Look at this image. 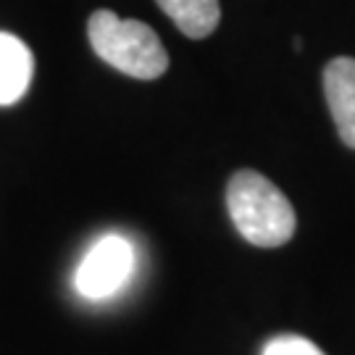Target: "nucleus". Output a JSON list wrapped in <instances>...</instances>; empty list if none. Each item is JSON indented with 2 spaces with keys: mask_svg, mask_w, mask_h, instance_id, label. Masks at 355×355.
<instances>
[{
  "mask_svg": "<svg viewBox=\"0 0 355 355\" xmlns=\"http://www.w3.org/2000/svg\"><path fill=\"white\" fill-rule=\"evenodd\" d=\"M263 355H324V353L311 340H305V337L282 334V337L268 340L266 347H263Z\"/></svg>",
  "mask_w": 355,
  "mask_h": 355,
  "instance_id": "7",
  "label": "nucleus"
},
{
  "mask_svg": "<svg viewBox=\"0 0 355 355\" xmlns=\"http://www.w3.org/2000/svg\"><path fill=\"white\" fill-rule=\"evenodd\" d=\"M232 224L255 248H279L292 240L297 218L287 195L258 171H237L227 184Z\"/></svg>",
  "mask_w": 355,
  "mask_h": 355,
  "instance_id": "1",
  "label": "nucleus"
},
{
  "mask_svg": "<svg viewBox=\"0 0 355 355\" xmlns=\"http://www.w3.org/2000/svg\"><path fill=\"white\" fill-rule=\"evenodd\" d=\"M135 271V248L119 234H105L82 258L74 287L87 300H105L121 290Z\"/></svg>",
  "mask_w": 355,
  "mask_h": 355,
  "instance_id": "3",
  "label": "nucleus"
},
{
  "mask_svg": "<svg viewBox=\"0 0 355 355\" xmlns=\"http://www.w3.org/2000/svg\"><path fill=\"white\" fill-rule=\"evenodd\" d=\"M161 11L190 40H203L221 21L218 0H155Z\"/></svg>",
  "mask_w": 355,
  "mask_h": 355,
  "instance_id": "6",
  "label": "nucleus"
},
{
  "mask_svg": "<svg viewBox=\"0 0 355 355\" xmlns=\"http://www.w3.org/2000/svg\"><path fill=\"white\" fill-rule=\"evenodd\" d=\"M324 95L340 140L355 150V58L340 55L324 69Z\"/></svg>",
  "mask_w": 355,
  "mask_h": 355,
  "instance_id": "4",
  "label": "nucleus"
},
{
  "mask_svg": "<svg viewBox=\"0 0 355 355\" xmlns=\"http://www.w3.org/2000/svg\"><path fill=\"white\" fill-rule=\"evenodd\" d=\"M35 58L19 37L0 32V105H13L32 85Z\"/></svg>",
  "mask_w": 355,
  "mask_h": 355,
  "instance_id": "5",
  "label": "nucleus"
},
{
  "mask_svg": "<svg viewBox=\"0 0 355 355\" xmlns=\"http://www.w3.org/2000/svg\"><path fill=\"white\" fill-rule=\"evenodd\" d=\"M87 37L98 53L116 71L135 79H158L168 69L164 42L145 21L119 19L114 11H95L87 21Z\"/></svg>",
  "mask_w": 355,
  "mask_h": 355,
  "instance_id": "2",
  "label": "nucleus"
}]
</instances>
